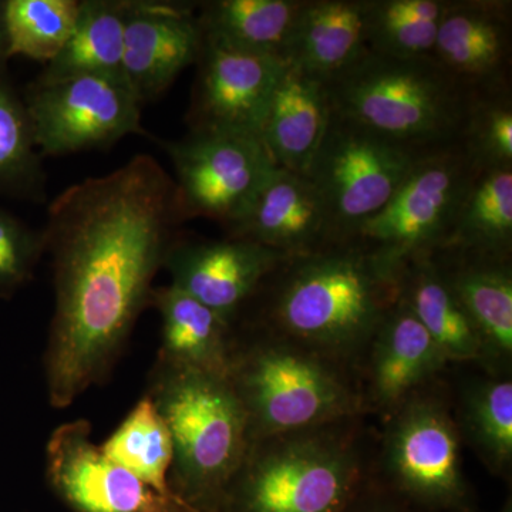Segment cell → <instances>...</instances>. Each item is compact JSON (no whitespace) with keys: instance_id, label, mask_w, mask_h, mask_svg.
<instances>
[{"instance_id":"14","label":"cell","mask_w":512,"mask_h":512,"mask_svg":"<svg viewBox=\"0 0 512 512\" xmlns=\"http://www.w3.org/2000/svg\"><path fill=\"white\" fill-rule=\"evenodd\" d=\"M288 256L244 239L175 238L165 256L171 284L237 325L245 306Z\"/></svg>"},{"instance_id":"9","label":"cell","mask_w":512,"mask_h":512,"mask_svg":"<svg viewBox=\"0 0 512 512\" xmlns=\"http://www.w3.org/2000/svg\"><path fill=\"white\" fill-rule=\"evenodd\" d=\"M423 153L332 113L305 175L318 190L339 241L352 239L386 207Z\"/></svg>"},{"instance_id":"21","label":"cell","mask_w":512,"mask_h":512,"mask_svg":"<svg viewBox=\"0 0 512 512\" xmlns=\"http://www.w3.org/2000/svg\"><path fill=\"white\" fill-rule=\"evenodd\" d=\"M150 305L161 316L158 359L215 375H229L237 339L235 326L173 285L153 288Z\"/></svg>"},{"instance_id":"25","label":"cell","mask_w":512,"mask_h":512,"mask_svg":"<svg viewBox=\"0 0 512 512\" xmlns=\"http://www.w3.org/2000/svg\"><path fill=\"white\" fill-rule=\"evenodd\" d=\"M453 413L461 440L476 451L493 476L510 477L512 467V379L484 376L467 380Z\"/></svg>"},{"instance_id":"34","label":"cell","mask_w":512,"mask_h":512,"mask_svg":"<svg viewBox=\"0 0 512 512\" xmlns=\"http://www.w3.org/2000/svg\"><path fill=\"white\" fill-rule=\"evenodd\" d=\"M373 471V470H372ZM339 512H424L383 487L370 474L349 503Z\"/></svg>"},{"instance_id":"37","label":"cell","mask_w":512,"mask_h":512,"mask_svg":"<svg viewBox=\"0 0 512 512\" xmlns=\"http://www.w3.org/2000/svg\"><path fill=\"white\" fill-rule=\"evenodd\" d=\"M498 512H512V501L511 498H508L507 501H505L503 507H501V510Z\"/></svg>"},{"instance_id":"30","label":"cell","mask_w":512,"mask_h":512,"mask_svg":"<svg viewBox=\"0 0 512 512\" xmlns=\"http://www.w3.org/2000/svg\"><path fill=\"white\" fill-rule=\"evenodd\" d=\"M42 158L25 101L0 69V195L45 200Z\"/></svg>"},{"instance_id":"17","label":"cell","mask_w":512,"mask_h":512,"mask_svg":"<svg viewBox=\"0 0 512 512\" xmlns=\"http://www.w3.org/2000/svg\"><path fill=\"white\" fill-rule=\"evenodd\" d=\"M512 2L448 0L436 62L471 93L511 86Z\"/></svg>"},{"instance_id":"31","label":"cell","mask_w":512,"mask_h":512,"mask_svg":"<svg viewBox=\"0 0 512 512\" xmlns=\"http://www.w3.org/2000/svg\"><path fill=\"white\" fill-rule=\"evenodd\" d=\"M80 0H5L9 57L49 63L72 36Z\"/></svg>"},{"instance_id":"22","label":"cell","mask_w":512,"mask_h":512,"mask_svg":"<svg viewBox=\"0 0 512 512\" xmlns=\"http://www.w3.org/2000/svg\"><path fill=\"white\" fill-rule=\"evenodd\" d=\"M367 0H303L285 59L329 79L366 52Z\"/></svg>"},{"instance_id":"12","label":"cell","mask_w":512,"mask_h":512,"mask_svg":"<svg viewBox=\"0 0 512 512\" xmlns=\"http://www.w3.org/2000/svg\"><path fill=\"white\" fill-rule=\"evenodd\" d=\"M195 66L188 130L261 137L269 104L288 62L232 49L202 36Z\"/></svg>"},{"instance_id":"20","label":"cell","mask_w":512,"mask_h":512,"mask_svg":"<svg viewBox=\"0 0 512 512\" xmlns=\"http://www.w3.org/2000/svg\"><path fill=\"white\" fill-rule=\"evenodd\" d=\"M330 117L325 79L288 63L261 130L262 143L276 167L308 173L328 131Z\"/></svg>"},{"instance_id":"19","label":"cell","mask_w":512,"mask_h":512,"mask_svg":"<svg viewBox=\"0 0 512 512\" xmlns=\"http://www.w3.org/2000/svg\"><path fill=\"white\" fill-rule=\"evenodd\" d=\"M431 256L480 336L485 373L511 376L512 256L457 248Z\"/></svg>"},{"instance_id":"15","label":"cell","mask_w":512,"mask_h":512,"mask_svg":"<svg viewBox=\"0 0 512 512\" xmlns=\"http://www.w3.org/2000/svg\"><path fill=\"white\" fill-rule=\"evenodd\" d=\"M201 46L197 3L127 0L121 73L141 106L163 96Z\"/></svg>"},{"instance_id":"2","label":"cell","mask_w":512,"mask_h":512,"mask_svg":"<svg viewBox=\"0 0 512 512\" xmlns=\"http://www.w3.org/2000/svg\"><path fill=\"white\" fill-rule=\"evenodd\" d=\"M399 269L353 239L286 259L239 320L295 340L359 372L373 336L400 298ZM237 322V323H238Z\"/></svg>"},{"instance_id":"32","label":"cell","mask_w":512,"mask_h":512,"mask_svg":"<svg viewBox=\"0 0 512 512\" xmlns=\"http://www.w3.org/2000/svg\"><path fill=\"white\" fill-rule=\"evenodd\" d=\"M460 141L478 167H512L511 86L474 93Z\"/></svg>"},{"instance_id":"28","label":"cell","mask_w":512,"mask_h":512,"mask_svg":"<svg viewBox=\"0 0 512 512\" xmlns=\"http://www.w3.org/2000/svg\"><path fill=\"white\" fill-rule=\"evenodd\" d=\"M448 0H367L366 46L394 59L433 57Z\"/></svg>"},{"instance_id":"24","label":"cell","mask_w":512,"mask_h":512,"mask_svg":"<svg viewBox=\"0 0 512 512\" xmlns=\"http://www.w3.org/2000/svg\"><path fill=\"white\" fill-rule=\"evenodd\" d=\"M303 0H210L197 3L202 36L221 45L285 59Z\"/></svg>"},{"instance_id":"5","label":"cell","mask_w":512,"mask_h":512,"mask_svg":"<svg viewBox=\"0 0 512 512\" xmlns=\"http://www.w3.org/2000/svg\"><path fill=\"white\" fill-rule=\"evenodd\" d=\"M228 377L251 443L366 414L353 370L266 330L237 335Z\"/></svg>"},{"instance_id":"13","label":"cell","mask_w":512,"mask_h":512,"mask_svg":"<svg viewBox=\"0 0 512 512\" xmlns=\"http://www.w3.org/2000/svg\"><path fill=\"white\" fill-rule=\"evenodd\" d=\"M46 477L73 512H168L174 501L110 460L93 443L87 420L69 421L53 431L46 447Z\"/></svg>"},{"instance_id":"23","label":"cell","mask_w":512,"mask_h":512,"mask_svg":"<svg viewBox=\"0 0 512 512\" xmlns=\"http://www.w3.org/2000/svg\"><path fill=\"white\" fill-rule=\"evenodd\" d=\"M400 298L450 363H483V345L473 322L441 275L433 256L404 264L399 274Z\"/></svg>"},{"instance_id":"1","label":"cell","mask_w":512,"mask_h":512,"mask_svg":"<svg viewBox=\"0 0 512 512\" xmlns=\"http://www.w3.org/2000/svg\"><path fill=\"white\" fill-rule=\"evenodd\" d=\"M181 224L173 177L146 154L50 204L43 237L55 274L45 357L53 407L66 409L110 372Z\"/></svg>"},{"instance_id":"8","label":"cell","mask_w":512,"mask_h":512,"mask_svg":"<svg viewBox=\"0 0 512 512\" xmlns=\"http://www.w3.org/2000/svg\"><path fill=\"white\" fill-rule=\"evenodd\" d=\"M478 170L461 141L421 154L386 207L357 229L353 241L399 271L412 259L434 254L446 244Z\"/></svg>"},{"instance_id":"16","label":"cell","mask_w":512,"mask_h":512,"mask_svg":"<svg viewBox=\"0 0 512 512\" xmlns=\"http://www.w3.org/2000/svg\"><path fill=\"white\" fill-rule=\"evenodd\" d=\"M447 366L427 330L399 298L373 336L357 372L366 413L387 419L414 394L439 383Z\"/></svg>"},{"instance_id":"33","label":"cell","mask_w":512,"mask_h":512,"mask_svg":"<svg viewBox=\"0 0 512 512\" xmlns=\"http://www.w3.org/2000/svg\"><path fill=\"white\" fill-rule=\"evenodd\" d=\"M43 252V231H35L0 208V291L12 292L25 285Z\"/></svg>"},{"instance_id":"26","label":"cell","mask_w":512,"mask_h":512,"mask_svg":"<svg viewBox=\"0 0 512 512\" xmlns=\"http://www.w3.org/2000/svg\"><path fill=\"white\" fill-rule=\"evenodd\" d=\"M126 10L127 0H80L72 36L36 80L53 82L82 74L123 76Z\"/></svg>"},{"instance_id":"29","label":"cell","mask_w":512,"mask_h":512,"mask_svg":"<svg viewBox=\"0 0 512 512\" xmlns=\"http://www.w3.org/2000/svg\"><path fill=\"white\" fill-rule=\"evenodd\" d=\"M100 447L110 460L158 494L174 498L168 487L173 464L170 431L147 394Z\"/></svg>"},{"instance_id":"6","label":"cell","mask_w":512,"mask_h":512,"mask_svg":"<svg viewBox=\"0 0 512 512\" xmlns=\"http://www.w3.org/2000/svg\"><path fill=\"white\" fill-rule=\"evenodd\" d=\"M325 82L333 114L421 153L460 143L474 96L434 57L370 50Z\"/></svg>"},{"instance_id":"10","label":"cell","mask_w":512,"mask_h":512,"mask_svg":"<svg viewBox=\"0 0 512 512\" xmlns=\"http://www.w3.org/2000/svg\"><path fill=\"white\" fill-rule=\"evenodd\" d=\"M174 167L183 222L207 218L222 228L247 210L276 164L261 137L224 131H188L160 141Z\"/></svg>"},{"instance_id":"36","label":"cell","mask_w":512,"mask_h":512,"mask_svg":"<svg viewBox=\"0 0 512 512\" xmlns=\"http://www.w3.org/2000/svg\"><path fill=\"white\" fill-rule=\"evenodd\" d=\"M168 512H198L195 510H192V508L187 507V505L178 503V501H173V504H171L170 510Z\"/></svg>"},{"instance_id":"3","label":"cell","mask_w":512,"mask_h":512,"mask_svg":"<svg viewBox=\"0 0 512 512\" xmlns=\"http://www.w3.org/2000/svg\"><path fill=\"white\" fill-rule=\"evenodd\" d=\"M363 417L252 441L220 512H339L375 463Z\"/></svg>"},{"instance_id":"4","label":"cell","mask_w":512,"mask_h":512,"mask_svg":"<svg viewBox=\"0 0 512 512\" xmlns=\"http://www.w3.org/2000/svg\"><path fill=\"white\" fill-rule=\"evenodd\" d=\"M147 396L170 431L174 500L198 512H220L251 444L247 414L229 377L157 359Z\"/></svg>"},{"instance_id":"35","label":"cell","mask_w":512,"mask_h":512,"mask_svg":"<svg viewBox=\"0 0 512 512\" xmlns=\"http://www.w3.org/2000/svg\"><path fill=\"white\" fill-rule=\"evenodd\" d=\"M9 59L8 35H6L5 25V0H0V69L5 66Z\"/></svg>"},{"instance_id":"27","label":"cell","mask_w":512,"mask_h":512,"mask_svg":"<svg viewBox=\"0 0 512 512\" xmlns=\"http://www.w3.org/2000/svg\"><path fill=\"white\" fill-rule=\"evenodd\" d=\"M443 248L512 256V167L477 171Z\"/></svg>"},{"instance_id":"7","label":"cell","mask_w":512,"mask_h":512,"mask_svg":"<svg viewBox=\"0 0 512 512\" xmlns=\"http://www.w3.org/2000/svg\"><path fill=\"white\" fill-rule=\"evenodd\" d=\"M373 477L424 512H474L453 406L439 386L414 394L384 419Z\"/></svg>"},{"instance_id":"11","label":"cell","mask_w":512,"mask_h":512,"mask_svg":"<svg viewBox=\"0 0 512 512\" xmlns=\"http://www.w3.org/2000/svg\"><path fill=\"white\" fill-rule=\"evenodd\" d=\"M23 101L42 157L106 148L131 134H147L141 126V103L123 76L35 80Z\"/></svg>"},{"instance_id":"18","label":"cell","mask_w":512,"mask_h":512,"mask_svg":"<svg viewBox=\"0 0 512 512\" xmlns=\"http://www.w3.org/2000/svg\"><path fill=\"white\" fill-rule=\"evenodd\" d=\"M225 237L244 239L293 258L339 242L318 190L305 174L276 168L247 210L224 228Z\"/></svg>"}]
</instances>
